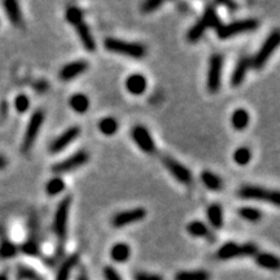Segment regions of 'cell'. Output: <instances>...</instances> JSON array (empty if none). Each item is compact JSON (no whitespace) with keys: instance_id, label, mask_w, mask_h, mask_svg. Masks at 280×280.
Wrapping results in <instances>:
<instances>
[{"instance_id":"26","label":"cell","mask_w":280,"mask_h":280,"mask_svg":"<svg viewBox=\"0 0 280 280\" xmlns=\"http://www.w3.org/2000/svg\"><path fill=\"white\" fill-rule=\"evenodd\" d=\"M69 104L70 108L77 112V113H84V112L89 111L90 100L86 95L75 94L69 99Z\"/></svg>"},{"instance_id":"38","label":"cell","mask_w":280,"mask_h":280,"mask_svg":"<svg viewBox=\"0 0 280 280\" xmlns=\"http://www.w3.org/2000/svg\"><path fill=\"white\" fill-rule=\"evenodd\" d=\"M162 4H164V2H161V0H148L142 4L140 9H142L143 13H152V12L157 11Z\"/></svg>"},{"instance_id":"25","label":"cell","mask_w":280,"mask_h":280,"mask_svg":"<svg viewBox=\"0 0 280 280\" xmlns=\"http://www.w3.org/2000/svg\"><path fill=\"white\" fill-rule=\"evenodd\" d=\"M201 181H203L204 186L206 188L211 189V191H221L223 187L222 179L218 175L214 174V173L208 171V170L203 171V174H201Z\"/></svg>"},{"instance_id":"15","label":"cell","mask_w":280,"mask_h":280,"mask_svg":"<svg viewBox=\"0 0 280 280\" xmlns=\"http://www.w3.org/2000/svg\"><path fill=\"white\" fill-rule=\"evenodd\" d=\"M252 67L250 65V58L247 56H243L238 60V64H236L235 69H233L232 77H231V84L233 87H239L244 81L245 75H247L248 69Z\"/></svg>"},{"instance_id":"33","label":"cell","mask_w":280,"mask_h":280,"mask_svg":"<svg viewBox=\"0 0 280 280\" xmlns=\"http://www.w3.org/2000/svg\"><path fill=\"white\" fill-rule=\"evenodd\" d=\"M65 17H67L68 23H69L70 25L77 26L78 24L83 23V13H82L81 9L78 8V7H75V6L69 7V8L67 9Z\"/></svg>"},{"instance_id":"16","label":"cell","mask_w":280,"mask_h":280,"mask_svg":"<svg viewBox=\"0 0 280 280\" xmlns=\"http://www.w3.org/2000/svg\"><path fill=\"white\" fill-rule=\"evenodd\" d=\"M126 89L133 95H142L147 90V79L142 74H131L126 79Z\"/></svg>"},{"instance_id":"14","label":"cell","mask_w":280,"mask_h":280,"mask_svg":"<svg viewBox=\"0 0 280 280\" xmlns=\"http://www.w3.org/2000/svg\"><path fill=\"white\" fill-rule=\"evenodd\" d=\"M89 69V62L86 60H78V61H73L62 67L60 70V79L62 81H70L74 79L78 75L83 74L86 70Z\"/></svg>"},{"instance_id":"30","label":"cell","mask_w":280,"mask_h":280,"mask_svg":"<svg viewBox=\"0 0 280 280\" xmlns=\"http://www.w3.org/2000/svg\"><path fill=\"white\" fill-rule=\"evenodd\" d=\"M17 280H45L34 269L28 266H18L17 269Z\"/></svg>"},{"instance_id":"20","label":"cell","mask_w":280,"mask_h":280,"mask_svg":"<svg viewBox=\"0 0 280 280\" xmlns=\"http://www.w3.org/2000/svg\"><path fill=\"white\" fill-rule=\"evenodd\" d=\"M130 247L125 243H118L111 249V258L114 262L123 264L130 258Z\"/></svg>"},{"instance_id":"35","label":"cell","mask_w":280,"mask_h":280,"mask_svg":"<svg viewBox=\"0 0 280 280\" xmlns=\"http://www.w3.org/2000/svg\"><path fill=\"white\" fill-rule=\"evenodd\" d=\"M205 30L206 28L204 26V24L201 23V21H197V23L189 29L188 34H187V39H188L191 43L199 42L200 39H201V36L204 35V33H205Z\"/></svg>"},{"instance_id":"40","label":"cell","mask_w":280,"mask_h":280,"mask_svg":"<svg viewBox=\"0 0 280 280\" xmlns=\"http://www.w3.org/2000/svg\"><path fill=\"white\" fill-rule=\"evenodd\" d=\"M104 277H105V280H122V277L119 276L118 272L111 266L104 269Z\"/></svg>"},{"instance_id":"44","label":"cell","mask_w":280,"mask_h":280,"mask_svg":"<svg viewBox=\"0 0 280 280\" xmlns=\"http://www.w3.org/2000/svg\"><path fill=\"white\" fill-rule=\"evenodd\" d=\"M0 280H9L8 274H7V272H3V274H0Z\"/></svg>"},{"instance_id":"24","label":"cell","mask_w":280,"mask_h":280,"mask_svg":"<svg viewBox=\"0 0 280 280\" xmlns=\"http://www.w3.org/2000/svg\"><path fill=\"white\" fill-rule=\"evenodd\" d=\"M255 262L264 269L272 270V271H276L279 269V260L276 255L270 254V253H260L255 257Z\"/></svg>"},{"instance_id":"34","label":"cell","mask_w":280,"mask_h":280,"mask_svg":"<svg viewBox=\"0 0 280 280\" xmlns=\"http://www.w3.org/2000/svg\"><path fill=\"white\" fill-rule=\"evenodd\" d=\"M65 189V183L61 178H52L46 186V192L50 196H56V195L61 193Z\"/></svg>"},{"instance_id":"10","label":"cell","mask_w":280,"mask_h":280,"mask_svg":"<svg viewBox=\"0 0 280 280\" xmlns=\"http://www.w3.org/2000/svg\"><path fill=\"white\" fill-rule=\"evenodd\" d=\"M145 216H147V210L143 208H135L131 209V210L121 211V213L116 214L113 217L112 225L117 228L123 227V226L131 225V223L140 222V221H143L145 218Z\"/></svg>"},{"instance_id":"11","label":"cell","mask_w":280,"mask_h":280,"mask_svg":"<svg viewBox=\"0 0 280 280\" xmlns=\"http://www.w3.org/2000/svg\"><path fill=\"white\" fill-rule=\"evenodd\" d=\"M131 138H133L135 144L138 145L143 152L145 153L156 152L155 142H153V139L152 136H150L148 128H145L144 126H135V127L131 130Z\"/></svg>"},{"instance_id":"4","label":"cell","mask_w":280,"mask_h":280,"mask_svg":"<svg viewBox=\"0 0 280 280\" xmlns=\"http://www.w3.org/2000/svg\"><path fill=\"white\" fill-rule=\"evenodd\" d=\"M258 25L260 24L254 18L240 19V21H235V23H231L228 25H222L219 29H217V35L219 39H228L232 38V36L254 31Z\"/></svg>"},{"instance_id":"8","label":"cell","mask_w":280,"mask_h":280,"mask_svg":"<svg viewBox=\"0 0 280 280\" xmlns=\"http://www.w3.org/2000/svg\"><path fill=\"white\" fill-rule=\"evenodd\" d=\"M222 68H223V56L216 53L209 60L208 69V79H206V86L210 92H217L221 89V82H222Z\"/></svg>"},{"instance_id":"42","label":"cell","mask_w":280,"mask_h":280,"mask_svg":"<svg viewBox=\"0 0 280 280\" xmlns=\"http://www.w3.org/2000/svg\"><path fill=\"white\" fill-rule=\"evenodd\" d=\"M7 166V160L3 157V156H0V170L4 169Z\"/></svg>"},{"instance_id":"36","label":"cell","mask_w":280,"mask_h":280,"mask_svg":"<svg viewBox=\"0 0 280 280\" xmlns=\"http://www.w3.org/2000/svg\"><path fill=\"white\" fill-rule=\"evenodd\" d=\"M18 249H17L16 245L13 243L8 242V240H4L2 244H0V258L3 260H8V258L14 257L17 254Z\"/></svg>"},{"instance_id":"43","label":"cell","mask_w":280,"mask_h":280,"mask_svg":"<svg viewBox=\"0 0 280 280\" xmlns=\"http://www.w3.org/2000/svg\"><path fill=\"white\" fill-rule=\"evenodd\" d=\"M39 83H40V84H39V86H35V87H36V90H38V91H42V82H39ZM43 86H45L46 89H47V87H48L47 82H45V83H43Z\"/></svg>"},{"instance_id":"2","label":"cell","mask_w":280,"mask_h":280,"mask_svg":"<svg viewBox=\"0 0 280 280\" xmlns=\"http://www.w3.org/2000/svg\"><path fill=\"white\" fill-rule=\"evenodd\" d=\"M104 47L113 53H118V55L133 58H142L147 53L144 46L139 45V43L123 42V40L114 38H106L104 40Z\"/></svg>"},{"instance_id":"32","label":"cell","mask_w":280,"mask_h":280,"mask_svg":"<svg viewBox=\"0 0 280 280\" xmlns=\"http://www.w3.org/2000/svg\"><path fill=\"white\" fill-rule=\"evenodd\" d=\"M238 213L244 221H248V222L254 223L261 219V211L254 208H249V206H244V208L239 209Z\"/></svg>"},{"instance_id":"39","label":"cell","mask_w":280,"mask_h":280,"mask_svg":"<svg viewBox=\"0 0 280 280\" xmlns=\"http://www.w3.org/2000/svg\"><path fill=\"white\" fill-rule=\"evenodd\" d=\"M21 252L28 255H36L39 253V247L35 240H31L30 239V240H28V242L21 245Z\"/></svg>"},{"instance_id":"13","label":"cell","mask_w":280,"mask_h":280,"mask_svg":"<svg viewBox=\"0 0 280 280\" xmlns=\"http://www.w3.org/2000/svg\"><path fill=\"white\" fill-rule=\"evenodd\" d=\"M79 134H81V128L78 127V126H73V127L68 128L65 133H62L61 135L53 140L52 144L50 145V150L52 153L61 152V150H64L70 143L74 142Z\"/></svg>"},{"instance_id":"7","label":"cell","mask_w":280,"mask_h":280,"mask_svg":"<svg viewBox=\"0 0 280 280\" xmlns=\"http://www.w3.org/2000/svg\"><path fill=\"white\" fill-rule=\"evenodd\" d=\"M43 122H45V112L43 111H36L34 112V114L31 116L30 121H29L28 128H26L25 136H24L23 144H21V150L24 153H28L29 150L33 148L34 143H35L36 138H38V134L40 127H42Z\"/></svg>"},{"instance_id":"17","label":"cell","mask_w":280,"mask_h":280,"mask_svg":"<svg viewBox=\"0 0 280 280\" xmlns=\"http://www.w3.org/2000/svg\"><path fill=\"white\" fill-rule=\"evenodd\" d=\"M75 28H77V34L78 36H79V39H81L83 47L86 48L89 52H94V51L96 50V42H95V38L92 36L87 24L83 21V23L78 24Z\"/></svg>"},{"instance_id":"41","label":"cell","mask_w":280,"mask_h":280,"mask_svg":"<svg viewBox=\"0 0 280 280\" xmlns=\"http://www.w3.org/2000/svg\"><path fill=\"white\" fill-rule=\"evenodd\" d=\"M134 279L135 280H164L162 279V276H160V275L148 274V272H138V274H135Z\"/></svg>"},{"instance_id":"29","label":"cell","mask_w":280,"mask_h":280,"mask_svg":"<svg viewBox=\"0 0 280 280\" xmlns=\"http://www.w3.org/2000/svg\"><path fill=\"white\" fill-rule=\"evenodd\" d=\"M187 232L195 238H204V236L209 235V228L204 222L200 221H193L187 226Z\"/></svg>"},{"instance_id":"27","label":"cell","mask_w":280,"mask_h":280,"mask_svg":"<svg viewBox=\"0 0 280 280\" xmlns=\"http://www.w3.org/2000/svg\"><path fill=\"white\" fill-rule=\"evenodd\" d=\"M175 280H210V275L205 270L196 271H179L174 276Z\"/></svg>"},{"instance_id":"21","label":"cell","mask_w":280,"mask_h":280,"mask_svg":"<svg viewBox=\"0 0 280 280\" xmlns=\"http://www.w3.org/2000/svg\"><path fill=\"white\" fill-rule=\"evenodd\" d=\"M79 261V255L78 254H72L70 257H68L64 262H62L61 267L58 270L57 276H56V280H68L70 276V271L74 269L75 265Z\"/></svg>"},{"instance_id":"18","label":"cell","mask_w":280,"mask_h":280,"mask_svg":"<svg viewBox=\"0 0 280 280\" xmlns=\"http://www.w3.org/2000/svg\"><path fill=\"white\" fill-rule=\"evenodd\" d=\"M4 9H6L7 17L9 18L11 24H13L14 26H21L23 24V13H21V9L17 2L14 0H7L3 3Z\"/></svg>"},{"instance_id":"22","label":"cell","mask_w":280,"mask_h":280,"mask_svg":"<svg viewBox=\"0 0 280 280\" xmlns=\"http://www.w3.org/2000/svg\"><path fill=\"white\" fill-rule=\"evenodd\" d=\"M249 113H248L245 109H236V111L233 112L232 117H231V122H232L233 128L239 131L247 128V126L249 125Z\"/></svg>"},{"instance_id":"45","label":"cell","mask_w":280,"mask_h":280,"mask_svg":"<svg viewBox=\"0 0 280 280\" xmlns=\"http://www.w3.org/2000/svg\"><path fill=\"white\" fill-rule=\"evenodd\" d=\"M77 280H89V279H87V277L84 276V275H81V276H78Z\"/></svg>"},{"instance_id":"23","label":"cell","mask_w":280,"mask_h":280,"mask_svg":"<svg viewBox=\"0 0 280 280\" xmlns=\"http://www.w3.org/2000/svg\"><path fill=\"white\" fill-rule=\"evenodd\" d=\"M201 23L204 24V26H205L206 29L211 28V29H219L221 26H222V24H221V19H219L218 14H217L216 9L213 8V7H206L205 12H204L203 17H201V19H200Z\"/></svg>"},{"instance_id":"1","label":"cell","mask_w":280,"mask_h":280,"mask_svg":"<svg viewBox=\"0 0 280 280\" xmlns=\"http://www.w3.org/2000/svg\"><path fill=\"white\" fill-rule=\"evenodd\" d=\"M70 205H72V197L67 196L60 201L55 213L53 219V231L58 239V250L61 253V248L64 247L65 239L68 231V217H69Z\"/></svg>"},{"instance_id":"6","label":"cell","mask_w":280,"mask_h":280,"mask_svg":"<svg viewBox=\"0 0 280 280\" xmlns=\"http://www.w3.org/2000/svg\"><path fill=\"white\" fill-rule=\"evenodd\" d=\"M258 252V248L252 243L247 244H236V243H226L219 248L217 257L222 261L231 260L235 257H245V255H254Z\"/></svg>"},{"instance_id":"31","label":"cell","mask_w":280,"mask_h":280,"mask_svg":"<svg viewBox=\"0 0 280 280\" xmlns=\"http://www.w3.org/2000/svg\"><path fill=\"white\" fill-rule=\"evenodd\" d=\"M250 160H252V152H250L249 148L247 147L238 148V149L235 150V153H233V161L238 165H240V166L248 165L250 162Z\"/></svg>"},{"instance_id":"37","label":"cell","mask_w":280,"mask_h":280,"mask_svg":"<svg viewBox=\"0 0 280 280\" xmlns=\"http://www.w3.org/2000/svg\"><path fill=\"white\" fill-rule=\"evenodd\" d=\"M14 106H16V111L18 113H25L30 106V100L26 95H18L14 100Z\"/></svg>"},{"instance_id":"9","label":"cell","mask_w":280,"mask_h":280,"mask_svg":"<svg viewBox=\"0 0 280 280\" xmlns=\"http://www.w3.org/2000/svg\"><path fill=\"white\" fill-rule=\"evenodd\" d=\"M89 153L86 150H79V152L74 153L70 157L65 158L64 161L57 162L52 166V171L56 174H64V173L73 171V170L78 169V167L83 166L87 161H89Z\"/></svg>"},{"instance_id":"19","label":"cell","mask_w":280,"mask_h":280,"mask_svg":"<svg viewBox=\"0 0 280 280\" xmlns=\"http://www.w3.org/2000/svg\"><path fill=\"white\" fill-rule=\"evenodd\" d=\"M206 216H208L209 222L214 228H222L223 226V210L222 206L219 204H211L208 209H206Z\"/></svg>"},{"instance_id":"5","label":"cell","mask_w":280,"mask_h":280,"mask_svg":"<svg viewBox=\"0 0 280 280\" xmlns=\"http://www.w3.org/2000/svg\"><path fill=\"white\" fill-rule=\"evenodd\" d=\"M239 196L244 200H257V201H266V203H271L276 206L280 204L279 192L270 191V189H265V188H262V187L244 186L243 188L239 189Z\"/></svg>"},{"instance_id":"3","label":"cell","mask_w":280,"mask_h":280,"mask_svg":"<svg viewBox=\"0 0 280 280\" xmlns=\"http://www.w3.org/2000/svg\"><path fill=\"white\" fill-rule=\"evenodd\" d=\"M279 42H280L279 31L274 30L269 36H267L266 40L264 42V45L261 46V48H260L258 52L254 55V57L250 60V65H252L254 69H262V68L265 67V64L267 62V60L271 57L274 51L277 48Z\"/></svg>"},{"instance_id":"28","label":"cell","mask_w":280,"mask_h":280,"mask_svg":"<svg viewBox=\"0 0 280 280\" xmlns=\"http://www.w3.org/2000/svg\"><path fill=\"white\" fill-rule=\"evenodd\" d=\"M99 130L104 135L112 136L118 130V122L114 118H112V117H106V118H103L99 122Z\"/></svg>"},{"instance_id":"12","label":"cell","mask_w":280,"mask_h":280,"mask_svg":"<svg viewBox=\"0 0 280 280\" xmlns=\"http://www.w3.org/2000/svg\"><path fill=\"white\" fill-rule=\"evenodd\" d=\"M164 165L178 182H181L183 184H189L192 182V173L184 165L178 162L177 160L171 157H165Z\"/></svg>"}]
</instances>
